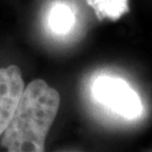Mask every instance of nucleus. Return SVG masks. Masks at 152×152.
Returning a JSON list of instances; mask_svg holds the SVG:
<instances>
[{
	"instance_id": "20e7f679",
	"label": "nucleus",
	"mask_w": 152,
	"mask_h": 152,
	"mask_svg": "<svg viewBox=\"0 0 152 152\" xmlns=\"http://www.w3.org/2000/svg\"><path fill=\"white\" fill-rule=\"evenodd\" d=\"M98 19L117 20L129 11V0H87Z\"/></svg>"
},
{
	"instance_id": "39448f33",
	"label": "nucleus",
	"mask_w": 152,
	"mask_h": 152,
	"mask_svg": "<svg viewBox=\"0 0 152 152\" xmlns=\"http://www.w3.org/2000/svg\"><path fill=\"white\" fill-rule=\"evenodd\" d=\"M75 24V14L68 5L63 2L55 4L49 15V25L56 34L70 32Z\"/></svg>"
},
{
	"instance_id": "f03ea898",
	"label": "nucleus",
	"mask_w": 152,
	"mask_h": 152,
	"mask_svg": "<svg viewBox=\"0 0 152 152\" xmlns=\"http://www.w3.org/2000/svg\"><path fill=\"white\" fill-rule=\"evenodd\" d=\"M91 91L96 100L124 118L133 120L142 114L139 95L122 78L99 76L92 83Z\"/></svg>"
},
{
	"instance_id": "f257e3e1",
	"label": "nucleus",
	"mask_w": 152,
	"mask_h": 152,
	"mask_svg": "<svg viewBox=\"0 0 152 152\" xmlns=\"http://www.w3.org/2000/svg\"><path fill=\"white\" fill-rule=\"evenodd\" d=\"M60 94L43 79L24 88L15 113L2 133L1 145L9 152H43L49 131L59 112Z\"/></svg>"
},
{
	"instance_id": "7ed1b4c3",
	"label": "nucleus",
	"mask_w": 152,
	"mask_h": 152,
	"mask_svg": "<svg viewBox=\"0 0 152 152\" xmlns=\"http://www.w3.org/2000/svg\"><path fill=\"white\" fill-rule=\"evenodd\" d=\"M24 88L25 82L18 65L0 68V136L15 113Z\"/></svg>"
}]
</instances>
